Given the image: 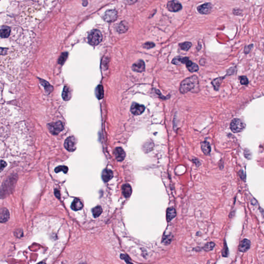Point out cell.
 I'll use <instances>...</instances> for the list:
<instances>
[{
  "label": "cell",
  "mask_w": 264,
  "mask_h": 264,
  "mask_svg": "<svg viewBox=\"0 0 264 264\" xmlns=\"http://www.w3.org/2000/svg\"><path fill=\"white\" fill-rule=\"evenodd\" d=\"M199 87V81L196 76H191L182 82L180 86V92L182 94H186L192 90H196Z\"/></svg>",
  "instance_id": "obj_1"
},
{
  "label": "cell",
  "mask_w": 264,
  "mask_h": 264,
  "mask_svg": "<svg viewBox=\"0 0 264 264\" xmlns=\"http://www.w3.org/2000/svg\"><path fill=\"white\" fill-rule=\"evenodd\" d=\"M102 35L99 30H94L89 34L88 40L92 46H97L102 40Z\"/></svg>",
  "instance_id": "obj_2"
},
{
  "label": "cell",
  "mask_w": 264,
  "mask_h": 264,
  "mask_svg": "<svg viewBox=\"0 0 264 264\" xmlns=\"http://www.w3.org/2000/svg\"><path fill=\"white\" fill-rule=\"evenodd\" d=\"M245 127V124L239 119H234L230 124V129L234 133L241 132Z\"/></svg>",
  "instance_id": "obj_3"
},
{
  "label": "cell",
  "mask_w": 264,
  "mask_h": 264,
  "mask_svg": "<svg viewBox=\"0 0 264 264\" xmlns=\"http://www.w3.org/2000/svg\"><path fill=\"white\" fill-rule=\"evenodd\" d=\"M50 132L53 135H57L64 129V125L61 121L53 122L48 124Z\"/></svg>",
  "instance_id": "obj_4"
},
{
  "label": "cell",
  "mask_w": 264,
  "mask_h": 264,
  "mask_svg": "<svg viewBox=\"0 0 264 264\" xmlns=\"http://www.w3.org/2000/svg\"><path fill=\"white\" fill-rule=\"evenodd\" d=\"M118 18L117 11L115 9L107 10L103 15V19L107 22L115 21Z\"/></svg>",
  "instance_id": "obj_5"
},
{
  "label": "cell",
  "mask_w": 264,
  "mask_h": 264,
  "mask_svg": "<svg viewBox=\"0 0 264 264\" xmlns=\"http://www.w3.org/2000/svg\"><path fill=\"white\" fill-rule=\"evenodd\" d=\"M76 138L73 136H70L68 137L64 143V146L65 148L68 151L70 152H73L76 150Z\"/></svg>",
  "instance_id": "obj_6"
},
{
  "label": "cell",
  "mask_w": 264,
  "mask_h": 264,
  "mask_svg": "<svg viewBox=\"0 0 264 264\" xmlns=\"http://www.w3.org/2000/svg\"><path fill=\"white\" fill-rule=\"evenodd\" d=\"M167 9L171 12H177L182 8L181 3L177 1H171L168 2L167 4Z\"/></svg>",
  "instance_id": "obj_7"
},
{
  "label": "cell",
  "mask_w": 264,
  "mask_h": 264,
  "mask_svg": "<svg viewBox=\"0 0 264 264\" xmlns=\"http://www.w3.org/2000/svg\"><path fill=\"white\" fill-rule=\"evenodd\" d=\"M145 110V107L143 105H140L136 103H133L131 107V111L135 115H140Z\"/></svg>",
  "instance_id": "obj_8"
},
{
  "label": "cell",
  "mask_w": 264,
  "mask_h": 264,
  "mask_svg": "<svg viewBox=\"0 0 264 264\" xmlns=\"http://www.w3.org/2000/svg\"><path fill=\"white\" fill-rule=\"evenodd\" d=\"M212 5L210 3L203 4L197 7V11L201 14H210L212 9Z\"/></svg>",
  "instance_id": "obj_9"
},
{
  "label": "cell",
  "mask_w": 264,
  "mask_h": 264,
  "mask_svg": "<svg viewBox=\"0 0 264 264\" xmlns=\"http://www.w3.org/2000/svg\"><path fill=\"white\" fill-rule=\"evenodd\" d=\"M132 70L137 72H142L145 70V64L143 60H139L132 65Z\"/></svg>",
  "instance_id": "obj_10"
},
{
  "label": "cell",
  "mask_w": 264,
  "mask_h": 264,
  "mask_svg": "<svg viewBox=\"0 0 264 264\" xmlns=\"http://www.w3.org/2000/svg\"><path fill=\"white\" fill-rule=\"evenodd\" d=\"M114 155L119 162L123 161L125 157V153L123 149L120 147L116 148L114 151Z\"/></svg>",
  "instance_id": "obj_11"
},
{
  "label": "cell",
  "mask_w": 264,
  "mask_h": 264,
  "mask_svg": "<svg viewBox=\"0 0 264 264\" xmlns=\"http://www.w3.org/2000/svg\"><path fill=\"white\" fill-rule=\"evenodd\" d=\"M251 243L250 240L247 239L242 240L239 245V250L241 252H245L250 249Z\"/></svg>",
  "instance_id": "obj_12"
},
{
  "label": "cell",
  "mask_w": 264,
  "mask_h": 264,
  "mask_svg": "<svg viewBox=\"0 0 264 264\" xmlns=\"http://www.w3.org/2000/svg\"><path fill=\"white\" fill-rule=\"evenodd\" d=\"M113 171L109 169H104L103 171L102 177L103 181L105 182H107L110 181L112 178H113Z\"/></svg>",
  "instance_id": "obj_13"
},
{
  "label": "cell",
  "mask_w": 264,
  "mask_h": 264,
  "mask_svg": "<svg viewBox=\"0 0 264 264\" xmlns=\"http://www.w3.org/2000/svg\"><path fill=\"white\" fill-rule=\"evenodd\" d=\"M9 218V213L6 208H2L1 210V222L4 223L8 221Z\"/></svg>",
  "instance_id": "obj_14"
},
{
  "label": "cell",
  "mask_w": 264,
  "mask_h": 264,
  "mask_svg": "<svg viewBox=\"0 0 264 264\" xmlns=\"http://www.w3.org/2000/svg\"><path fill=\"white\" fill-rule=\"evenodd\" d=\"M129 29V25L127 22L122 21L119 24L117 27V31L120 33H124L127 32Z\"/></svg>",
  "instance_id": "obj_15"
},
{
  "label": "cell",
  "mask_w": 264,
  "mask_h": 264,
  "mask_svg": "<svg viewBox=\"0 0 264 264\" xmlns=\"http://www.w3.org/2000/svg\"><path fill=\"white\" fill-rule=\"evenodd\" d=\"M71 208H72V210H75V211L81 210L82 209V208H83V204L80 200L78 199H75L74 200L73 202L72 203Z\"/></svg>",
  "instance_id": "obj_16"
},
{
  "label": "cell",
  "mask_w": 264,
  "mask_h": 264,
  "mask_svg": "<svg viewBox=\"0 0 264 264\" xmlns=\"http://www.w3.org/2000/svg\"><path fill=\"white\" fill-rule=\"evenodd\" d=\"M122 194L125 198H129L132 194V189L129 184H124L122 188Z\"/></svg>",
  "instance_id": "obj_17"
},
{
  "label": "cell",
  "mask_w": 264,
  "mask_h": 264,
  "mask_svg": "<svg viewBox=\"0 0 264 264\" xmlns=\"http://www.w3.org/2000/svg\"><path fill=\"white\" fill-rule=\"evenodd\" d=\"M11 34V29L7 26H2L1 28V37L8 38Z\"/></svg>",
  "instance_id": "obj_18"
},
{
  "label": "cell",
  "mask_w": 264,
  "mask_h": 264,
  "mask_svg": "<svg viewBox=\"0 0 264 264\" xmlns=\"http://www.w3.org/2000/svg\"><path fill=\"white\" fill-rule=\"evenodd\" d=\"M201 150L203 151V153L205 154V155H208L210 153L211 148H210V145L209 143L207 141L202 142L201 144Z\"/></svg>",
  "instance_id": "obj_19"
},
{
  "label": "cell",
  "mask_w": 264,
  "mask_h": 264,
  "mask_svg": "<svg viewBox=\"0 0 264 264\" xmlns=\"http://www.w3.org/2000/svg\"><path fill=\"white\" fill-rule=\"evenodd\" d=\"M186 65L188 70L191 72H196L199 70L198 66L196 64H194V62H191L190 60L186 63Z\"/></svg>",
  "instance_id": "obj_20"
},
{
  "label": "cell",
  "mask_w": 264,
  "mask_h": 264,
  "mask_svg": "<svg viewBox=\"0 0 264 264\" xmlns=\"http://www.w3.org/2000/svg\"><path fill=\"white\" fill-rule=\"evenodd\" d=\"M176 210L174 208H169L167 210V220L168 222L171 221L176 216Z\"/></svg>",
  "instance_id": "obj_21"
},
{
  "label": "cell",
  "mask_w": 264,
  "mask_h": 264,
  "mask_svg": "<svg viewBox=\"0 0 264 264\" xmlns=\"http://www.w3.org/2000/svg\"><path fill=\"white\" fill-rule=\"evenodd\" d=\"M62 97L65 101H68L71 98L70 90L67 86L64 87L62 92Z\"/></svg>",
  "instance_id": "obj_22"
},
{
  "label": "cell",
  "mask_w": 264,
  "mask_h": 264,
  "mask_svg": "<svg viewBox=\"0 0 264 264\" xmlns=\"http://www.w3.org/2000/svg\"><path fill=\"white\" fill-rule=\"evenodd\" d=\"M96 97L98 99L101 100L104 97V89L102 85H98L96 90Z\"/></svg>",
  "instance_id": "obj_23"
},
{
  "label": "cell",
  "mask_w": 264,
  "mask_h": 264,
  "mask_svg": "<svg viewBox=\"0 0 264 264\" xmlns=\"http://www.w3.org/2000/svg\"><path fill=\"white\" fill-rule=\"evenodd\" d=\"M173 236L172 234L164 235L162 238V242L165 245H169L172 242Z\"/></svg>",
  "instance_id": "obj_24"
},
{
  "label": "cell",
  "mask_w": 264,
  "mask_h": 264,
  "mask_svg": "<svg viewBox=\"0 0 264 264\" xmlns=\"http://www.w3.org/2000/svg\"><path fill=\"white\" fill-rule=\"evenodd\" d=\"M92 213L94 218H97L102 213V208L100 206H97L92 210Z\"/></svg>",
  "instance_id": "obj_25"
},
{
  "label": "cell",
  "mask_w": 264,
  "mask_h": 264,
  "mask_svg": "<svg viewBox=\"0 0 264 264\" xmlns=\"http://www.w3.org/2000/svg\"><path fill=\"white\" fill-rule=\"evenodd\" d=\"M40 82L41 84L43 85V86H44V87L46 92H48L49 94V93H50V92H52V91L53 90V88L52 86H51L48 82H46V81L42 80H40Z\"/></svg>",
  "instance_id": "obj_26"
},
{
  "label": "cell",
  "mask_w": 264,
  "mask_h": 264,
  "mask_svg": "<svg viewBox=\"0 0 264 264\" xmlns=\"http://www.w3.org/2000/svg\"><path fill=\"white\" fill-rule=\"evenodd\" d=\"M179 46H180V48H181L182 50L187 51L191 48V46H192V43L190 42H185L180 43L179 44Z\"/></svg>",
  "instance_id": "obj_27"
},
{
  "label": "cell",
  "mask_w": 264,
  "mask_h": 264,
  "mask_svg": "<svg viewBox=\"0 0 264 264\" xmlns=\"http://www.w3.org/2000/svg\"><path fill=\"white\" fill-rule=\"evenodd\" d=\"M68 168L65 166H59L55 169V172L56 173L63 171L64 173H67L68 172Z\"/></svg>",
  "instance_id": "obj_28"
},
{
  "label": "cell",
  "mask_w": 264,
  "mask_h": 264,
  "mask_svg": "<svg viewBox=\"0 0 264 264\" xmlns=\"http://www.w3.org/2000/svg\"><path fill=\"white\" fill-rule=\"evenodd\" d=\"M215 246V244L214 243H213V242L207 243L204 246L203 249H204V250L205 251H210L213 250V248H214Z\"/></svg>",
  "instance_id": "obj_29"
},
{
  "label": "cell",
  "mask_w": 264,
  "mask_h": 264,
  "mask_svg": "<svg viewBox=\"0 0 264 264\" xmlns=\"http://www.w3.org/2000/svg\"><path fill=\"white\" fill-rule=\"evenodd\" d=\"M67 57V53L65 52V53H62L61 55V56L59 57V59H58V63H59V64H61V65L64 64L65 63V61L66 60Z\"/></svg>",
  "instance_id": "obj_30"
},
{
  "label": "cell",
  "mask_w": 264,
  "mask_h": 264,
  "mask_svg": "<svg viewBox=\"0 0 264 264\" xmlns=\"http://www.w3.org/2000/svg\"><path fill=\"white\" fill-rule=\"evenodd\" d=\"M221 78H218L217 79H216L215 80L212 82V84L214 85V86L215 87L216 90L218 89L219 86H220V84L221 83V81H222V79H221Z\"/></svg>",
  "instance_id": "obj_31"
},
{
  "label": "cell",
  "mask_w": 264,
  "mask_h": 264,
  "mask_svg": "<svg viewBox=\"0 0 264 264\" xmlns=\"http://www.w3.org/2000/svg\"><path fill=\"white\" fill-rule=\"evenodd\" d=\"M155 46V44L153 42H147L144 43L143 45V48L145 49H150L153 48Z\"/></svg>",
  "instance_id": "obj_32"
},
{
  "label": "cell",
  "mask_w": 264,
  "mask_h": 264,
  "mask_svg": "<svg viewBox=\"0 0 264 264\" xmlns=\"http://www.w3.org/2000/svg\"><path fill=\"white\" fill-rule=\"evenodd\" d=\"M120 258L124 260V261L126 262V263L127 264H133L132 262L131 261V259H129V257L128 256H127V255H125V254H121L120 255Z\"/></svg>",
  "instance_id": "obj_33"
},
{
  "label": "cell",
  "mask_w": 264,
  "mask_h": 264,
  "mask_svg": "<svg viewBox=\"0 0 264 264\" xmlns=\"http://www.w3.org/2000/svg\"><path fill=\"white\" fill-rule=\"evenodd\" d=\"M240 83L243 85H248L249 81H248V78L245 76H243L240 77Z\"/></svg>",
  "instance_id": "obj_34"
},
{
  "label": "cell",
  "mask_w": 264,
  "mask_h": 264,
  "mask_svg": "<svg viewBox=\"0 0 264 264\" xmlns=\"http://www.w3.org/2000/svg\"><path fill=\"white\" fill-rule=\"evenodd\" d=\"M181 56L175 57L172 60V64L174 65H178L181 64Z\"/></svg>",
  "instance_id": "obj_35"
},
{
  "label": "cell",
  "mask_w": 264,
  "mask_h": 264,
  "mask_svg": "<svg viewBox=\"0 0 264 264\" xmlns=\"http://www.w3.org/2000/svg\"><path fill=\"white\" fill-rule=\"evenodd\" d=\"M229 254V251H228V248L226 245V243H224V248L223 250H222V256L224 257H227Z\"/></svg>",
  "instance_id": "obj_36"
},
{
  "label": "cell",
  "mask_w": 264,
  "mask_h": 264,
  "mask_svg": "<svg viewBox=\"0 0 264 264\" xmlns=\"http://www.w3.org/2000/svg\"><path fill=\"white\" fill-rule=\"evenodd\" d=\"M7 166V164L5 162H4L3 161H1V171H2L3 170V169L5 168Z\"/></svg>",
  "instance_id": "obj_37"
},
{
  "label": "cell",
  "mask_w": 264,
  "mask_h": 264,
  "mask_svg": "<svg viewBox=\"0 0 264 264\" xmlns=\"http://www.w3.org/2000/svg\"><path fill=\"white\" fill-rule=\"evenodd\" d=\"M54 194H55V196H56L57 198L60 199V192H59V190H58V189H55Z\"/></svg>",
  "instance_id": "obj_38"
},
{
  "label": "cell",
  "mask_w": 264,
  "mask_h": 264,
  "mask_svg": "<svg viewBox=\"0 0 264 264\" xmlns=\"http://www.w3.org/2000/svg\"><path fill=\"white\" fill-rule=\"evenodd\" d=\"M46 264V263H44V262H40V263H38V264Z\"/></svg>",
  "instance_id": "obj_39"
},
{
  "label": "cell",
  "mask_w": 264,
  "mask_h": 264,
  "mask_svg": "<svg viewBox=\"0 0 264 264\" xmlns=\"http://www.w3.org/2000/svg\"><path fill=\"white\" fill-rule=\"evenodd\" d=\"M79 264H86V263H80Z\"/></svg>",
  "instance_id": "obj_40"
}]
</instances>
